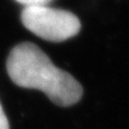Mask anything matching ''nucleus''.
Wrapping results in <instances>:
<instances>
[{
    "instance_id": "1",
    "label": "nucleus",
    "mask_w": 129,
    "mask_h": 129,
    "mask_svg": "<svg viewBox=\"0 0 129 129\" xmlns=\"http://www.w3.org/2000/svg\"><path fill=\"white\" fill-rule=\"evenodd\" d=\"M7 72L19 87L40 90L58 106H71L82 97V87L69 73L55 66L39 47L23 42L7 59Z\"/></svg>"
},
{
    "instance_id": "2",
    "label": "nucleus",
    "mask_w": 129,
    "mask_h": 129,
    "mask_svg": "<svg viewBox=\"0 0 129 129\" xmlns=\"http://www.w3.org/2000/svg\"><path fill=\"white\" fill-rule=\"evenodd\" d=\"M21 21L36 36L53 42L64 41L75 37L81 27L77 15L47 5L25 7L21 13Z\"/></svg>"
},
{
    "instance_id": "3",
    "label": "nucleus",
    "mask_w": 129,
    "mask_h": 129,
    "mask_svg": "<svg viewBox=\"0 0 129 129\" xmlns=\"http://www.w3.org/2000/svg\"><path fill=\"white\" fill-rule=\"evenodd\" d=\"M19 4L24 5L25 7H32V6H46L52 0H15Z\"/></svg>"
},
{
    "instance_id": "4",
    "label": "nucleus",
    "mask_w": 129,
    "mask_h": 129,
    "mask_svg": "<svg viewBox=\"0 0 129 129\" xmlns=\"http://www.w3.org/2000/svg\"><path fill=\"white\" fill-rule=\"evenodd\" d=\"M0 129H10L9 121L5 115L1 103H0Z\"/></svg>"
}]
</instances>
